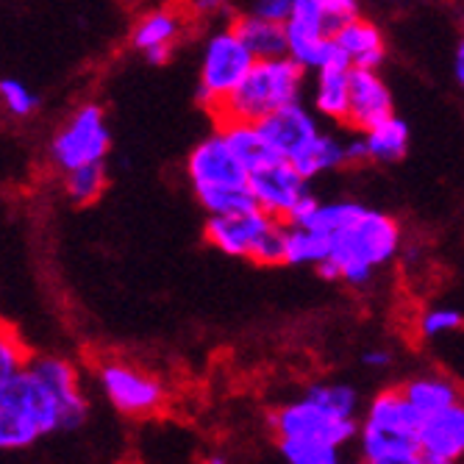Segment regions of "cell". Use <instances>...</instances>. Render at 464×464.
I'll return each instance as SVG.
<instances>
[{
  "instance_id": "6da1fadb",
  "label": "cell",
  "mask_w": 464,
  "mask_h": 464,
  "mask_svg": "<svg viewBox=\"0 0 464 464\" xmlns=\"http://www.w3.org/2000/svg\"><path fill=\"white\" fill-rule=\"evenodd\" d=\"M403 245V228L395 218L367 208L343 231L331 237L328 259L314 270L328 281H343L362 289L372 281L375 270L387 267Z\"/></svg>"
},
{
  "instance_id": "7a4b0ae2",
  "label": "cell",
  "mask_w": 464,
  "mask_h": 464,
  "mask_svg": "<svg viewBox=\"0 0 464 464\" xmlns=\"http://www.w3.org/2000/svg\"><path fill=\"white\" fill-rule=\"evenodd\" d=\"M304 90H306V70L301 64H295L289 56L256 59L212 117L218 120V125L231 120L259 122L270 111L292 101H301Z\"/></svg>"
},
{
  "instance_id": "3957f363",
  "label": "cell",
  "mask_w": 464,
  "mask_h": 464,
  "mask_svg": "<svg viewBox=\"0 0 464 464\" xmlns=\"http://www.w3.org/2000/svg\"><path fill=\"white\" fill-rule=\"evenodd\" d=\"M187 179L206 215H226L253 206L247 189V170L237 159L223 131L203 137L187 156Z\"/></svg>"
},
{
  "instance_id": "277c9868",
  "label": "cell",
  "mask_w": 464,
  "mask_h": 464,
  "mask_svg": "<svg viewBox=\"0 0 464 464\" xmlns=\"http://www.w3.org/2000/svg\"><path fill=\"white\" fill-rule=\"evenodd\" d=\"M420 414L406 403L401 390L378 392L359 423V456L367 464H420L417 445Z\"/></svg>"
},
{
  "instance_id": "5b68a950",
  "label": "cell",
  "mask_w": 464,
  "mask_h": 464,
  "mask_svg": "<svg viewBox=\"0 0 464 464\" xmlns=\"http://www.w3.org/2000/svg\"><path fill=\"white\" fill-rule=\"evenodd\" d=\"M284 228L286 223L270 218L259 206L239 208V212L208 215L206 242L223 256L247 259L259 267L284 265Z\"/></svg>"
},
{
  "instance_id": "8992f818",
  "label": "cell",
  "mask_w": 464,
  "mask_h": 464,
  "mask_svg": "<svg viewBox=\"0 0 464 464\" xmlns=\"http://www.w3.org/2000/svg\"><path fill=\"white\" fill-rule=\"evenodd\" d=\"M256 62L253 53L242 45V39L228 28L215 31L206 39L203 56H200V72H198V101L200 106L215 114L218 106L231 95V90L242 81V75Z\"/></svg>"
},
{
  "instance_id": "52a82bcc",
  "label": "cell",
  "mask_w": 464,
  "mask_h": 464,
  "mask_svg": "<svg viewBox=\"0 0 464 464\" xmlns=\"http://www.w3.org/2000/svg\"><path fill=\"white\" fill-rule=\"evenodd\" d=\"M111 150V129L98 103L78 106L51 140V161L59 173L78 164L106 161Z\"/></svg>"
},
{
  "instance_id": "ba28073f",
  "label": "cell",
  "mask_w": 464,
  "mask_h": 464,
  "mask_svg": "<svg viewBox=\"0 0 464 464\" xmlns=\"http://www.w3.org/2000/svg\"><path fill=\"white\" fill-rule=\"evenodd\" d=\"M103 398L125 417H153L167 403V390L159 378L140 364L106 359L95 370Z\"/></svg>"
},
{
  "instance_id": "9c48e42d",
  "label": "cell",
  "mask_w": 464,
  "mask_h": 464,
  "mask_svg": "<svg viewBox=\"0 0 464 464\" xmlns=\"http://www.w3.org/2000/svg\"><path fill=\"white\" fill-rule=\"evenodd\" d=\"M270 426L276 437H304L328 442L334 448H348L356 440L359 420L356 417H340L314 403L309 395L281 403L270 414Z\"/></svg>"
},
{
  "instance_id": "30bf717a",
  "label": "cell",
  "mask_w": 464,
  "mask_h": 464,
  "mask_svg": "<svg viewBox=\"0 0 464 464\" xmlns=\"http://www.w3.org/2000/svg\"><path fill=\"white\" fill-rule=\"evenodd\" d=\"M247 189L250 198L262 212H267L270 218L289 223V218L295 215L298 203L306 198L309 192V181L295 170V164L286 159H270L259 167L247 170Z\"/></svg>"
},
{
  "instance_id": "8fae6325",
  "label": "cell",
  "mask_w": 464,
  "mask_h": 464,
  "mask_svg": "<svg viewBox=\"0 0 464 464\" xmlns=\"http://www.w3.org/2000/svg\"><path fill=\"white\" fill-rule=\"evenodd\" d=\"M28 370L48 387V392L56 398L62 414H64V431H75L87 423L90 403L81 390L78 367L70 359L62 356H31Z\"/></svg>"
},
{
  "instance_id": "7c38bea8",
  "label": "cell",
  "mask_w": 464,
  "mask_h": 464,
  "mask_svg": "<svg viewBox=\"0 0 464 464\" xmlns=\"http://www.w3.org/2000/svg\"><path fill=\"white\" fill-rule=\"evenodd\" d=\"M395 114V98L390 83L378 70L367 67H348V114L345 125L356 134L372 129L375 122Z\"/></svg>"
},
{
  "instance_id": "4fadbf2b",
  "label": "cell",
  "mask_w": 464,
  "mask_h": 464,
  "mask_svg": "<svg viewBox=\"0 0 464 464\" xmlns=\"http://www.w3.org/2000/svg\"><path fill=\"white\" fill-rule=\"evenodd\" d=\"M256 125H259L265 142L270 145V150L286 161H292L320 134V120L301 101H292V103L270 111Z\"/></svg>"
},
{
  "instance_id": "5bb4252c",
  "label": "cell",
  "mask_w": 464,
  "mask_h": 464,
  "mask_svg": "<svg viewBox=\"0 0 464 464\" xmlns=\"http://www.w3.org/2000/svg\"><path fill=\"white\" fill-rule=\"evenodd\" d=\"M420 464H456L464 459V406L453 403L442 411L420 417L417 426Z\"/></svg>"
},
{
  "instance_id": "9a60e30c",
  "label": "cell",
  "mask_w": 464,
  "mask_h": 464,
  "mask_svg": "<svg viewBox=\"0 0 464 464\" xmlns=\"http://www.w3.org/2000/svg\"><path fill=\"white\" fill-rule=\"evenodd\" d=\"M184 34V20L176 9L159 6L142 14L131 31V45L140 51L150 64H167L173 53V45Z\"/></svg>"
},
{
  "instance_id": "2e32d148",
  "label": "cell",
  "mask_w": 464,
  "mask_h": 464,
  "mask_svg": "<svg viewBox=\"0 0 464 464\" xmlns=\"http://www.w3.org/2000/svg\"><path fill=\"white\" fill-rule=\"evenodd\" d=\"M336 48L343 51L348 67H367L378 70L387 59V45H384V34L375 23L364 20L362 14L345 20L340 28L334 31Z\"/></svg>"
},
{
  "instance_id": "e0dca14e",
  "label": "cell",
  "mask_w": 464,
  "mask_h": 464,
  "mask_svg": "<svg viewBox=\"0 0 464 464\" xmlns=\"http://www.w3.org/2000/svg\"><path fill=\"white\" fill-rule=\"evenodd\" d=\"M286 34V56L301 64L306 72L328 70V67H348L343 51L336 48L334 34H320L295 23H284Z\"/></svg>"
},
{
  "instance_id": "ac0fdd59",
  "label": "cell",
  "mask_w": 464,
  "mask_h": 464,
  "mask_svg": "<svg viewBox=\"0 0 464 464\" xmlns=\"http://www.w3.org/2000/svg\"><path fill=\"white\" fill-rule=\"evenodd\" d=\"M362 212H364V206L359 200H317L312 192H306V198L298 203L289 223H298L325 237H334L336 231L351 226Z\"/></svg>"
},
{
  "instance_id": "d6986e66",
  "label": "cell",
  "mask_w": 464,
  "mask_h": 464,
  "mask_svg": "<svg viewBox=\"0 0 464 464\" xmlns=\"http://www.w3.org/2000/svg\"><path fill=\"white\" fill-rule=\"evenodd\" d=\"M401 395L406 398V403L420 414V417H429L434 411H442L453 403H461V390L453 382L450 375L445 372H423V375H414L403 387H398Z\"/></svg>"
},
{
  "instance_id": "ffe728a7",
  "label": "cell",
  "mask_w": 464,
  "mask_h": 464,
  "mask_svg": "<svg viewBox=\"0 0 464 464\" xmlns=\"http://www.w3.org/2000/svg\"><path fill=\"white\" fill-rule=\"evenodd\" d=\"M362 145H364L367 161L395 164L409 153V145H411L409 122L398 114H390L387 120L375 122L372 129L362 131Z\"/></svg>"
},
{
  "instance_id": "44dd1931",
  "label": "cell",
  "mask_w": 464,
  "mask_h": 464,
  "mask_svg": "<svg viewBox=\"0 0 464 464\" xmlns=\"http://www.w3.org/2000/svg\"><path fill=\"white\" fill-rule=\"evenodd\" d=\"M231 31L242 39V45L253 53V59H276L286 56V34L284 23H273L267 17L242 12L234 17Z\"/></svg>"
},
{
  "instance_id": "7402d4cb",
  "label": "cell",
  "mask_w": 464,
  "mask_h": 464,
  "mask_svg": "<svg viewBox=\"0 0 464 464\" xmlns=\"http://www.w3.org/2000/svg\"><path fill=\"white\" fill-rule=\"evenodd\" d=\"M359 14V0H292L286 23L304 25L320 34H334L345 20Z\"/></svg>"
},
{
  "instance_id": "603a6c76",
  "label": "cell",
  "mask_w": 464,
  "mask_h": 464,
  "mask_svg": "<svg viewBox=\"0 0 464 464\" xmlns=\"http://www.w3.org/2000/svg\"><path fill=\"white\" fill-rule=\"evenodd\" d=\"M295 170H298L306 181H314L325 173H334L340 170V167L348 164V156H345V140H340L336 134H325L320 129V134L292 159Z\"/></svg>"
},
{
  "instance_id": "cb8c5ba5",
  "label": "cell",
  "mask_w": 464,
  "mask_h": 464,
  "mask_svg": "<svg viewBox=\"0 0 464 464\" xmlns=\"http://www.w3.org/2000/svg\"><path fill=\"white\" fill-rule=\"evenodd\" d=\"M312 111L331 122H345L348 114V67H328L314 72Z\"/></svg>"
},
{
  "instance_id": "d4e9b609",
  "label": "cell",
  "mask_w": 464,
  "mask_h": 464,
  "mask_svg": "<svg viewBox=\"0 0 464 464\" xmlns=\"http://www.w3.org/2000/svg\"><path fill=\"white\" fill-rule=\"evenodd\" d=\"M331 237L312 231L298 223H286L284 228V265L289 267H317L328 259Z\"/></svg>"
},
{
  "instance_id": "484cf974",
  "label": "cell",
  "mask_w": 464,
  "mask_h": 464,
  "mask_svg": "<svg viewBox=\"0 0 464 464\" xmlns=\"http://www.w3.org/2000/svg\"><path fill=\"white\" fill-rule=\"evenodd\" d=\"M218 129L223 131L226 142L231 145V150L237 153V159L245 164V170H253V167H259L270 159H278L270 145L265 142L262 131L256 122H239V120H231V122H220Z\"/></svg>"
},
{
  "instance_id": "4316f807",
  "label": "cell",
  "mask_w": 464,
  "mask_h": 464,
  "mask_svg": "<svg viewBox=\"0 0 464 464\" xmlns=\"http://www.w3.org/2000/svg\"><path fill=\"white\" fill-rule=\"evenodd\" d=\"M109 184L106 164L92 161V164H78L62 173V189L70 203L75 206H92Z\"/></svg>"
},
{
  "instance_id": "83f0119b",
  "label": "cell",
  "mask_w": 464,
  "mask_h": 464,
  "mask_svg": "<svg viewBox=\"0 0 464 464\" xmlns=\"http://www.w3.org/2000/svg\"><path fill=\"white\" fill-rule=\"evenodd\" d=\"M42 440L39 429L9 401L0 398V453H20Z\"/></svg>"
},
{
  "instance_id": "f1b7e54d",
  "label": "cell",
  "mask_w": 464,
  "mask_h": 464,
  "mask_svg": "<svg viewBox=\"0 0 464 464\" xmlns=\"http://www.w3.org/2000/svg\"><path fill=\"white\" fill-rule=\"evenodd\" d=\"M278 453L289 464H336L343 459V448L304 437H276Z\"/></svg>"
},
{
  "instance_id": "f546056e",
  "label": "cell",
  "mask_w": 464,
  "mask_h": 464,
  "mask_svg": "<svg viewBox=\"0 0 464 464\" xmlns=\"http://www.w3.org/2000/svg\"><path fill=\"white\" fill-rule=\"evenodd\" d=\"M28 359H31V351L23 336L17 334V328L0 320V392L25 370Z\"/></svg>"
},
{
  "instance_id": "4dcf8cb0",
  "label": "cell",
  "mask_w": 464,
  "mask_h": 464,
  "mask_svg": "<svg viewBox=\"0 0 464 464\" xmlns=\"http://www.w3.org/2000/svg\"><path fill=\"white\" fill-rule=\"evenodd\" d=\"M306 395L323 409H328L331 414H340V417H356L362 406L359 392L351 384H312Z\"/></svg>"
},
{
  "instance_id": "1f68e13d",
  "label": "cell",
  "mask_w": 464,
  "mask_h": 464,
  "mask_svg": "<svg viewBox=\"0 0 464 464\" xmlns=\"http://www.w3.org/2000/svg\"><path fill=\"white\" fill-rule=\"evenodd\" d=\"M461 328V312L453 306H431L417 317V334L420 340L437 343L442 336H450Z\"/></svg>"
},
{
  "instance_id": "d6a6232c",
  "label": "cell",
  "mask_w": 464,
  "mask_h": 464,
  "mask_svg": "<svg viewBox=\"0 0 464 464\" xmlns=\"http://www.w3.org/2000/svg\"><path fill=\"white\" fill-rule=\"evenodd\" d=\"M0 106L12 117L25 120L39 109V95L17 78H0Z\"/></svg>"
},
{
  "instance_id": "836d02e7",
  "label": "cell",
  "mask_w": 464,
  "mask_h": 464,
  "mask_svg": "<svg viewBox=\"0 0 464 464\" xmlns=\"http://www.w3.org/2000/svg\"><path fill=\"white\" fill-rule=\"evenodd\" d=\"M247 12L273 23H286L292 14V0H247Z\"/></svg>"
},
{
  "instance_id": "e575fe53",
  "label": "cell",
  "mask_w": 464,
  "mask_h": 464,
  "mask_svg": "<svg viewBox=\"0 0 464 464\" xmlns=\"http://www.w3.org/2000/svg\"><path fill=\"white\" fill-rule=\"evenodd\" d=\"M192 9L203 17H218L231 9V0H192Z\"/></svg>"
},
{
  "instance_id": "d590c367",
  "label": "cell",
  "mask_w": 464,
  "mask_h": 464,
  "mask_svg": "<svg viewBox=\"0 0 464 464\" xmlns=\"http://www.w3.org/2000/svg\"><path fill=\"white\" fill-rule=\"evenodd\" d=\"M362 362H364L367 367L378 370V367H387V364L392 362V353H390L387 348H370V351H364Z\"/></svg>"
},
{
  "instance_id": "8d00e7d4",
  "label": "cell",
  "mask_w": 464,
  "mask_h": 464,
  "mask_svg": "<svg viewBox=\"0 0 464 464\" xmlns=\"http://www.w3.org/2000/svg\"><path fill=\"white\" fill-rule=\"evenodd\" d=\"M453 78H456V83L464 81V45H456V53H453Z\"/></svg>"
},
{
  "instance_id": "74e56055",
  "label": "cell",
  "mask_w": 464,
  "mask_h": 464,
  "mask_svg": "<svg viewBox=\"0 0 464 464\" xmlns=\"http://www.w3.org/2000/svg\"><path fill=\"white\" fill-rule=\"evenodd\" d=\"M392 4H409V0H392Z\"/></svg>"
}]
</instances>
